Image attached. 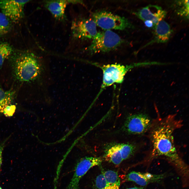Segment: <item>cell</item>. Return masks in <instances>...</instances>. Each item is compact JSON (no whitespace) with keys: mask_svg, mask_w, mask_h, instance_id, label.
<instances>
[{"mask_svg":"<svg viewBox=\"0 0 189 189\" xmlns=\"http://www.w3.org/2000/svg\"><path fill=\"white\" fill-rule=\"evenodd\" d=\"M183 125L182 120L174 114L162 117L158 114L147 132L150 145L148 158L151 160L163 158L174 166L181 175L186 176L188 168L180 154L174 137L175 132Z\"/></svg>","mask_w":189,"mask_h":189,"instance_id":"1","label":"cell"},{"mask_svg":"<svg viewBox=\"0 0 189 189\" xmlns=\"http://www.w3.org/2000/svg\"><path fill=\"white\" fill-rule=\"evenodd\" d=\"M85 50L90 54L108 52L116 50L124 42L117 33L110 30L98 32Z\"/></svg>","mask_w":189,"mask_h":189,"instance_id":"2","label":"cell"},{"mask_svg":"<svg viewBox=\"0 0 189 189\" xmlns=\"http://www.w3.org/2000/svg\"><path fill=\"white\" fill-rule=\"evenodd\" d=\"M93 65L101 68L103 72L102 83L100 91L94 102L106 87L115 83H122L127 73L134 67L139 65V64L125 65L118 64L101 66L96 64Z\"/></svg>","mask_w":189,"mask_h":189,"instance_id":"3","label":"cell"},{"mask_svg":"<svg viewBox=\"0 0 189 189\" xmlns=\"http://www.w3.org/2000/svg\"><path fill=\"white\" fill-rule=\"evenodd\" d=\"M96 25L106 30H123L132 27L128 19L105 11H97L92 15Z\"/></svg>","mask_w":189,"mask_h":189,"instance_id":"4","label":"cell"},{"mask_svg":"<svg viewBox=\"0 0 189 189\" xmlns=\"http://www.w3.org/2000/svg\"><path fill=\"white\" fill-rule=\"evenodd\" d=\"M153 120L147 114L139 112L128 116L125 120L122 129L127 134L141 136L147 133Z\"/></svg>","mask_w":189,"mask_h":189,"instance_id":"5","label":"cell"},{"mask_svg":"<svg viewBox=\"0 0 189 189\" xmlns=\"http://www.w3.org/2000/svg\"><path fill=\"white\" fill-rule=\"evenodd\" d=\"M102 161L99 157L86 156L80 159L75 166L72 177L66 189H78L82 177L91 168L99 165Z\"/></svg>","mask_w":189,"mask_h":189,"instance_id":"6","label":"cell"},{"mask_svg":"<svg viewBox=\"0 0 189 189\" xmlns=\"http://www.w3.org/2000/svg\"><path fill=\"white\" fill-rule=\"evenodd\" d=\"M71 29L72 36L77 39H93L98 33L96 25L91 19H79L73 21Z\"/></svg>","mask_w":189,"mask_h":189,"instance_id":"7","label":"cell"},{"mask_svg":"<svg viewBox=\"0 0 189 189\" xmlns=\"http://www.w3.org/2000/svg\"><path fill=\"white\" fill-rule=\"evenodd\" d=\"M30 0H0L2 12L13 22L19 21L23 17L24 8Z\"/></svg>","mask_w":189,"mask_h":189,"instance_id":"8","label":"cell"},{"mask_svg":"<svg viewBox=\"0 0 189 189\" xmlns=\"http://www.w3.org/2000/svg\"><path fill=\"white\" fill-rule=\"evenodd\" d=\"M166 12L161 7L156 5H149L134 13L136 16L143 21H152L155 26L163 20L166 15Z\"/></svg>","mask_w":189,"mask_h":189,"instance_id":"9","label":"cell"},{"mask_svg":"<svg viewBox=\"0 0 189 189\" xmlns=\"http://www.w3.org/2000/svg\"><path fill=\"white\" fill-rule=\"evenodd\" d=\"M166 176V174H154L148 172L132 171L126 176L128 181L134 182L140 186L144 187L150 183L159 182Z\"/></svg>","mask_w":189,"mask_h":189,"instance_id":"10","label":"cell"},{"mask_svg":"<svg viewBox=\"0 0 189 189\" xmlns=\"http://www.w3.org/2000/svg\"><path fill=\"white\" fill-rule=\"evenodd\" d=\"M44 6L57 19L63 21L66 19L65 10L68 3H75V1L48 0L44 2Z\"/></svg>","mask_w":189,"mask_h":189,"instance_id":"11","label":"cell"},{"mask_svg":"<svg viewBox=\"0 0 189 189\" xmlns=\"http://www.w3.org/2000/svg\"><path fill=\"white\" fill-rule=\"evenodd\" d=\"M154 29V37L144 47L154 43H165L169 40L172 33V30L169 24L163 20L155 25Z\"/></svg>","mask_w":189,"mask_h":189,"instance_id":"12","label":"cell"},{"mask_svg":"<svg viewBox=\"0 0 189 189\" xmlns=\"http://www.w3.org/2000/svg\"><path fill=\"white\" fill-rule=\"evenodd\" d=\"M104 157L106 161L115 165L120 164L123 160L119 143L114 144L108 147L105 151Z\"/></svg>","mask_w":189,"mask_h":189,"instance_id":"13","label":"cell"},{"mask_svg":"<svg viewBox=\"0 0 189 189\" xmlns=\"http://www.w3.org/2000/svg\"><path fill=\"white\" fill-rule=\"evenodd\" d=\"M102 172L106 181L109 189H119L120 179L116 172L109 170L103 171Z\"/></svg>","mask_w":189,"mask_h":189,"instance_id":"14","label":"cell"},{"mask_svg":"<svg viewBox=\"0 0 189 189\" xmlns=\"http://www.w3.org/2000/svg\"><path fill=\"white\" fill-rule=\"evenodd\" d=\"M173 7L177 15L186 19H188V0L176 1L174 2Z\"/></svg>","mask_w":189,"mask_h":189,"instance_id":"15","label":"cell"},{"mask_svg":"<svg viewBox=\"0 0 189 189\" xmlns=\"http://www.w3.org/2000/svg\"><path fill=\"white\" fill-rule=\"evenodd\" d=\"M13 96V92L6 91L0 88V113H3L5 108L10 104Z\"/></svg>","mask_w":189,"mask_h":189,"instance_id":"16","label":"cell"},{"mask_svg":"<svg viewBox=\"0 0 189 189\" xmlns=\"http://www.w3.org/2000/svg\"><path fill=\"white\" fill-rule=\"evenodd\" d=\"M12 51V48L8 43L6 42L0 43V69L5 60L11 54Z\"/></svg>","mask_w":189,"mask_h":189,"instance_id":"17","label":"cell"},{"mask_svg":"<svg viewBox=\"0 0 189 189\" xmlns=\"http://www.w3.org/2000/svg\"><path fill=\"white\" fill-rule=\"evenodd\" d=\"M10 20L4 14L0 12V29L4 34L6 33L10 27Z\"/></svg>","mask_w":189,"mask_h":189,"instance_id":"18","label":"cell"},{"mask_svg":"<svg viewBox=\"0 0 189 189\" xmlns=\"http://www.w3.org/2000/svg\"><path fill=\"white\" fill-rule=\"evenodd\" d=\"M95 186L96 189H109L106 181L102 172L96 178Z\"/></svg>","mask_w":189,"mask_h":189,"instance_id":"19","label":"cell"},{"mask_svg":"<svg viewBox=\"0 0 189 189\" xmlns=\"http://www.w3.org/2000/svg\"><path fill=\"white\" fill-rule=\"evenodd\" d=\"M16 108V106L15 105H9L4 109L3 113L6 117H11L14 113Z\"/></svg>","mask_w":189,"mask_h":189,"instance_id":"20","label":"cell"},{"mask_svg":"<svg viewBox=\"0 0 189 189\" xmlns=\"http://www.w3.org/2000/svg\"><path fill=\"white\" fill-rule=\"evenodd\" d=\"M10 136H9L4 140L0 144V169L2 163V153L3 150L6 143L10 137Z\"/></svg>","mask_w":189,"mask_h":189,"instance_id":"21","label":"cell"},{"mask_svg":"<svg viewBox=\"0 0 189 189\" xmlns=\"http://www.w3.org/2000/svg\"><path fill=\"white\" fill-rule=\"evenodd\" d=\"M144 22L145 26L149 28H154L155 26L153 23L151 21L145 20L144 21Z\"/></svg>","mask_w":189,"mask_h":189,"instance_id":"22","label":"cell"},{"mask_svg":"<svg viewBox=\"0 0 189 189\" xmlns=\"http://www.w3.org/2000/svg\"><path fill=\"white\" fill-rule=\"evenodd\" d=\"M126 189H145L144 187L140 186V187H134L127 188Z\"/></svg>","mask_w":189,"mask_h":189,"instance_id":"23","label":"cell"},{"mask_svg":"<svg viewBox=\"0 0 189 189\" xmlns=\"http://www.w3.org/2000/svg\"><path fill=\"white\" fill-rule=\"evenodd\" d=\"M4 33L2 32V31L0 29V35H2L4 34Z\"/></svg>","mask_w":189,"mask_h":189,"instance_id":"24","label":"cell"},{"mask_svg":"<svg viewBox=\"0 0 189 189\" xmlns=\"http://www.w3.org/2000/svg\"><path fill=\"white\" fill-rule=\"evenodd\" d=\"M0 189H2L1 187L0 186Z\"/></svg>","mask_w":189,"mask_h":189,"instance_id":"25","label":"cell"}]
</instances>
